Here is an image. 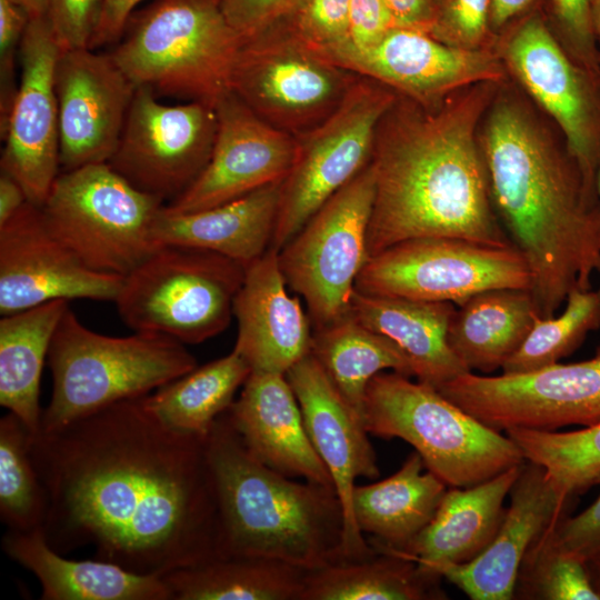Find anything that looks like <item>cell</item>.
I'll return each mask as SVG.
<instances>
[{"instance_id": "obj_2", "label": "cell", "mask_w": 600, "mask_h": 600, "mask_svg": "<svg viewBox=\"0 0 600 600\" xmlns=\"http://www.w3.org/2000/svg\"><path fill=\"white\" fill-rule=\"evenodd\" d=\"M492 84H473L434 104L397 93L378 124L371 158L370 257L429 237L513 244L498 222L477 138Z\"/></svg>"}, {"instance_id": "obj_31", "label": "cell", "mask_w": 600, "mask_h": 600, "mask_svg": "<svg viewBox=\"0 0 600 600\" xmlns=\"http://www.w3.org/2000/svg\"><path fill=\"white\" fill-rule=\"evenodd\" d=\"M457 307L449 346L469 371L481 374L501 370L540 316L530 289L523 288L486 290Z\"/></svg>"}, {"instance_id": "obj_9", "label": "cell", "mask_w": 600, "mask_h": 600, "mask_svg": "<svg viewBox=\"0 0 600 600\" xmlns=\"http://www.w3.org/2000/svg\"><path fill=\"white\" fill-rule=\"evenodd\" d=\"M163 206L108 163H97L59 173L41 210L84 266L124 277L162 247L153 223Z\"/></svg>"}, {"instance_id": "obj_6", "label": "cell", "mask_w": 600, "mask_h": 600, "mask_svg": "<svg viewBox=\"0 0 600 600\" xmlns=\"http://www.w3.org/2000/svg\"><path fill=\"white\" fill-rule=\"evenodd\" d=\"M222 0H153L136 12L110 52L137 86L214 106L230 91L241 38Z\"/></svg>"}, {"instance_id": "obj_36", "label": "cell", "mask_w": 600, "mask_h": 600, "mask_svg": "<svg viewBox=\"0 0 600 600\" xmlns=\"http://www.w3.org/2000/svg\"><path fill=\"white\" fill-rule=\"evenodd\" d=\"M250 373L247 361L232 349L229 354L197 367L143 396L142 401L170 428L207 438Z\"/></svg>"}, {"instance_id": "obj_34", "label": "cell", "mask_w": 600, "mask_h": 600, "mask_svg": "<svg viewBox=\"0 0 600 600\" xmlns=\"http://www.w3.org/2000/svg\"><path fill=\"white\" fill-rule=\"evenodd\" d=\"M309 570L259 556H222L162 576L172 600H301Z\"/></svg>"}, {"instance_id": "obj_1", "label": "cell", "mask_w": 600, "mask_h": 600, "mask_svg": "<svg viewBox=\"0 0 600 600\" xmlns=\"http://www.w3.org/2000/svg\"><path fill=\"white\" fill-rule=\"evenodd\" d=\"M30 454L59 553L91 546L97 559L159 577L222 557L206 438L170 428L142 397L30 436Z\"/></svg>"}, {"instance_id": "obj_41", "label": "cell", "mask_w": 600, "mask_h": 600, "mask_svg": "<svg viewBox=\"0 0 600 600\" xmlns=\"http://www.w3.org/2000/svg\"><path fill=\"white\" fill-rule=\"evenodd\" d=\"M288 20L307 43L327 58L349 43L350 0H303Z\"/></svg>"}, {"instance_id": "obj_40", "label": "cell", "mask_w": 600, "mask_h": 600, "mask_svg": "<svg viewBox=\"0 0 600 600\" xmlns=\"http://www.w3.org/2000/svg\"><path fill=\"white\" fill-rule=\"evenodd\" d=\"M557 524L547 529L526 554L513 599L600 600L588 562L557 542Z\"/></svg>"}, {"instance_id": "obj_3", "label": "cell", "mask_w": 600, "mask_h": 600, "mask_svg": "<svg viewBox=\"0 0 600 600\" xmlns=\"http://www.w3.org/2000/svg\"><path fill=\"white\" fill-rule=\"evenodd\" d=\"M480 146L493 209L529 266L540 317H552L600 272V198L568 149L514 102L491 108Z\"/></svg>"}, {"instance_id": "obj_51", "label": "cell", "mask_w": 600, "mask_h": 600, "mask_svg": "<svg viewBox=\"0 0 600 600\" xmlns=\"http://www.w3.org/2000/svg\"><path fill=\"white\" fill-rule=\"evenodd\" d=\"M546 0H492L491 1V29L498 31L507 28L514 20L540 10Z\"/></svg>"}, {"instance_id": "obj_11", "label": "cell", "mask_w": 600, "mask_h": 600, "mask_svg": "<svg viewBox=\"0 0 600 600\" xmlns=\"http://www.w3.org/2000/svg\"><path fill=\"white\" fill-rule=\"evenodd\" d=\"M374 191L370 162L279 250L287 286L306 301L313 329L349 313L357 278L370 258Z\"/></svg>"}, {"instance_id": "obj_37", "label": "cell", "mask_w": 600, "mask_h": 600, "mask_svg": "<svg viewBox=\"0 0 600 600\" xmlns=\"http://www.w3.org/2000/svg\"><path fill=\"white\" fill-rule=\"evenodd\" d=\"M526 461L542 467L561 490L580 496L600 477V422L571 431L511 428Z\"/></svg>"}, {"instance_id": "obj_43", "label": "cell", "mask_w": 600, "mask_h": 600, "mask_svg": "<svg viewBox=\"0 0 600 600\" xmlns=\"http://www.w3.org/2000/svg\"><path fill=\"white\" fill-rule=\"evenodd\" d=\"M546 2L551 20L566 48H569V53L584 69L600 77L592 0H546Z\"/></svg>"}, {"instance_id": "obj_7", "label": "cell", "mask_w": 600, "mask_h": 600, "mask_svg": "<svg viewBox=\"0 0 600 600\" xmlns=\"http://www.w3.org/2000/svg\"><path fill=\"white\" fill-rule=\"evenodd\" d=\"M363 423L369 434L408 442L426 469L447 487L466 488L523 463L519 447L411 377L383 371L367 388Z\"/></svg>"}, {"instance_id": "obj_38", "label": "cell", "mask_w": 600, "mask_h": 600, "mask_svg": "<svg viewBox=\"0 0 600 600\" xmlns=\"http://www.w3.org/2000/svg\"><path fill=\"white\" fill-rule=\"evenodd\" d=\"M600 328V296L597 290H573L557 316H538L530 332L501 368L514 374L538 370L570 356Z\"/></svg>"}, {"instance_id": "obj_16", "label": "cell", "mask_w": 600, "mask_h": 600, "mask_svg": "<svg viewBox=\"0 0 600 600\" xmlns=\"http://www.w3.org/2000/svg\"><path fill=\"white\" fill-rule=\"evenodd\" d=\"M149 87L136 89L108 164L137 189L164 201L181 196L207 166L216 139L214 106L164 104Z\"/></svg>"}, {"instance_id": "obj_57", "label": "cell", "mask_w": 600, "mask_h": 600, "mask_svg": "<svg viewBox=\"0 0 600 600\" xmlns=\"http://www.w3.org/2000/svg\"><path fill=\"white\" fill-rule=\"evenodd\" d=\"M436 2H437V6H438L439 0H436Z\"/></svg>"}, {"instance_id": "obj_49", "label": "cell", "mask_w": 600, "mask_h": 600, "mask_svg": "<svg viewBox=\"0 0 600 600\" xmlns=\"http://www.w3.org/2000/svg\"><path fill=\"white\" fill-rule=\"evenodd\" d=\"M142 0H103L100 19L90 43V49L117 43Z\"/></svg>"}, {"instance_id": "obj_10", "label": "cell", "mask_w": 600, "mask_h": 600, "mask_svg": "<svg viewBox=\"0 0 600 600\" xmlns=\"http://www.w3.org/2000/svg\"><path fill=\"white\" fill-rule=\"evenodd\" d=\"M358 78L307 43L286 19L242 41L230 90L262 120L297 137L327 119Z\"/></svg>"}, {"instance_id": "obj_4", "label": "cell", "mask_w": 600, "mask_h": 600, "mask_svg": "<svg viewBox=\"0 0 600 600\" xmlns=\"http://www.w3.org/2000/svg\"><path fill=\"white\" fill-rule=\"evenodd\" d=\"M222 556H259L314 570L347 560L344 516L333 487L298 481L257 459L227 411L206 438Z\"/></svg>"}, {"instance_id": "obj_19", "label": "cell", "mask_w": 600, "mask_h": 600, "mask_svg": "<svg viewBox=\"0 0 600 600\" xmlns=\"http://www.w3.org/2000/svg\"><path fill=\"white\" fill-rule=\"evenodd\" d=\"M217 132L210 159L196 181L164 204L168 212L212 208L283 180L297 149L294 136L257 116L234 92L214 104Z\"/></svg>"}, {"instance_id": "obj_25", "label": "cell", "mask_w": 600, "mask_h": 600, "mask_svg": "<svg viewBox=\"0 0 600 600\" xmlns=\"http://www.w3.org/2000/svg\"><path fill=\"white\" fill-rule=\"evenodd\" d=\"M227 414L248 450L262 463L291 478L333 487L286 374L251 372Z\"/></svg>"}, {"instance_id": "obj_20", "label": "cell", "mask_w": 600, "mask_h": 600, "mask_svg": "<svg viewBox=\"0 0 600 600\" xmlns=\"http://www.w3.org/2000/svg\"><path fill=\"white\" fill-rule=\"evenodd\" d=\"M54 89L60 167L70 171L108 163L117 149L137 86L110 52L81 48L60 51Z\"/></svg>"}, {"instance_id": "obj_32", "label": "cell", "mask_w": 600, "mask_h": 600, "mask_svg": "<svg viewBox=\"0 0 600 600\" xmlns=\"http://www.w3.org/2000/svg\"><path fill=\"white\" fill-rule=\"evenodd\" d=\"M69 301L52 300L0 319V404L30 436L39 433L40 380L49 348Z\"/></svg>"}, {"instance_id": "obj_52", "label": "cell", "mask_w": 600, "mask_h": 600, "mask_svg": "<svg viewBox=\"0 0 600 600\" xmlns=\"http://www.w3.org/2000/svg\"><path fill=\"white\" fill-rule=\"evenodd\" d=\"M28 201L20 183L6 172L0 174V226L13 217Z\"/></svg>"}, {"instance_id": "obj_46", "label": "cell", "mask_w": 600, "mask_h": 600, "mask_svg": "<svg viewBox=\"0 0 600 600\" xmlns=\"http://www.w3.org/2000/svg\"><path fill=\"white\" fill-rule=\"evenodd\" d=\"M303 0H222V12L242 41L290 18Z\"/></svg>"}, {"instance_id": "obj_22", "label": "cell", "mask_w": 600, "mask_h": 600, "mask_svg": "<svg viewBox=\"0 0 600 600\" xmlns=\"http://www.w3.org/2000/svg\"><path fill=\"white\" fill-rule=\"evenodd\" d=\"M286 377L298 399L310 441L342 504L346 558L368 557L374 549L357 528L351 512L356 480H374L380 474L363 420L343 400L310 352Z\"/></svg>"}, {"instance_id": "obj_27", "label": "cell", "mask_w": 600, "mask_h": 600, "mask_svg": "<svg viewBox=\"0 0 600 600\" xmlns=\"http://www.w3.org/2000/svg\"><path fill=\"white\" fill-rule=\"evenodd\" d=\"M282 180L236 200L192 212H168L164 206L153 223L160 246L212 251L244 268L271 246Z\"/></svg>"}, {"instance_id": "obj_21", "label": "cell", "mask_w": 600, "mask_h": 600, "mask_svg": "<svg viewBox=\"0 0 600 600\" xmlns=\"http://www.w3.org/2000/svg\"><path fill=\"white\" fill-rule=\"evenodd\" d=\"M329 59L422 104L440 102L462 87L497 83L504 76L487 50L452 47L427 31L403 27L392 28L368 48H346Z\"/></svg>"}, {"instance_id": "obj_29", "label": "cell", "mask_w": 600, "mask_h": 600, "mask_svg": "<svg viewBox=\"0 0 600 600\" xmlns=\"http://www.w3.org/2000/svg\"><path fill=\"white\" fill-rule=\"evenodd\" d=\"M451 302L364 294L354 290L349 313L393 341L408 357L413 378L440 389L469 369L448 342Z\"/></svg>"}, {"instance_id": "obj_28", "label": "cell", "mask_w": 600, "mask_h": 600, "mask_svg": "<svg viewBox=\"0 0 600 600\" xmlns=\"http://www.w3.org/2000/svg\"><path fill=\"white\" fill-rule=\"evenodd\" d=\"M521 467L470 487L447 490L430 522L397 552L430 571L437 564L473 560L493 540L504 516V499Z\"/></svg>"}, {"instance_id": "obj_8", "label": "cell", "mask_w": 600, "mask_h": 600, "mask_svg": "<svg viewBox=\"0 0 600 600\" xmlns=\"http://www.w3.org/2000/svg\"><path fill=\"white\" fill-rule=\"evenodd\" d=\"M244 269L212 251L162 246L124 276L119 317L134 332L201 343L229 327Z\"/></svg>"}, {"instance_id": "obj_13", "label": "cell", "mask_w": 600, "mask_h": 600, "mask_svg": "<svg viewBox=\"0 0 600 600\" xmlns=\"http://www.w3.org/2000/svg\"><path fill=\"white\" fill-rule=\"evenodd\" d=\"M530 287L529 266L513 244L429 237L397 243L370 257L354 290L458 306L486 290Z\"/></svg>"}, {"instance_id": "obj_39", "label": "cell", "mask_w": 600, "mask_h": 600, "mask_svg": "<svg viewBox=\"0 0 600 600\" xmlns=\"http://www.w3.org/2000/svg\"><path fill=\"white\" fill-rule=\"evenodd\" d=\"M47 497L30 454V432L12 412L0 419V517L9 529L42 528Z\"/></svg>"}, {"instance_id": "obj_14", "label": "cell", "mask_w": 600, "mask_h": 600, "mask_svg": "<svg viewBox=\"0 0 600 600\" xmlns=\"http://www.w3.org/2000/svg\"><path fill=\"white\" fill-rule=\"evenodd\" d=\"M438 390L498 431L588 427L600 422V346L583 361L514 374L468 371Z\"/></svg>"}, {"instance_id": "obj_48", "label": "cell", "mask_w": 600, "mask_h": 600, "mask_svg": "<svg viewBox=\"0 0 600 600\" xmlns=\"http://www.w3.org/2000/svg\"><path fill=\"white\" fill-rule=\"evenodd\" d=\"M396 27L384 0H350L349 43L336 52L346 48H368Z\"/></svg>"}, {"instance_id": "obj_55", "label": "cell", "mask_w": 600, "mask_h": 600, "mask_svg": "<svg viewBox=\"0 0 600 600\" xmlns=\"http://www.w3.org/2000/svg\"><path fill=\"white\" fill-rule=\"evenodd\" d=\"M588 567H589L593 586L600 594V560L588 562Z\"/></svg>"}, {"instance_id": "obj_30", "label": "cell", "mask_w": 600, "mask_h": 600, "mask_svg": "<svg viewBox=\"0 0 600 600\" xmlns=\"http://www.w3.org/2000/svg\"><path fill=\"white\" fill-rule=\"evenodd\" d=\"M446 491L413 451L392 476L354 486L352 518L372 547L403 551L430 522Z\"/></svg>"}, {"instance_id": "obj_18", "label": "cell", "mask_w": 600, "mask_h": 600, "mask_svg": "<svg viewBox=\"0 0 600 600\" xmlns=\"http://www.w3.org/2000/svg\"><path fill=\"white\" fill-rule=\"evenodd\" d=\"M124 277L84 266L27 201L0 226V313L58 299L116 301Z\"/></svg>"}, {"instance_id": "obj_42", "label": "cell", "mask_w": 600, "mask_h": 600, "mask_svg": "<svg viewBox=\"0 0 600 600\" xmlns=\"http://www.w3.org/2000/svg\"><path fill=\"white\" fill-rule=\"evenodd\" d=\"M492 0H439L429 33L441 42L463 49H479L491 29Z\"/></svg>"}, {"instance_id": "obj_50", "label": "cell", "mask_w": 600, "mask_h": 600, "mask_svg": "<svg viewBox=\"0 0 600 600\" xmlns=\"http://www.w3.org/2000/svg\"><path fill=\"white\" fill-rule=\"evenodd\" d=\"M384 2L397 27L430 31L437 11L436 0H384Z\"/></svg>"}, {"instance_id": "obj_53", "label": "cell", "mask_w": 600, "mask_h": 600, "mask_svg": "<svg viewBox=\"0 0 600 600\" xmlns=\"http://www.w3.org/2000/svg\"><path fill=\"white\" fill-rule=\"evenodd\" d=\"M31 18L46 17L47 0H16Z\"/></svg>"}, {"instance_id": "obj_24", "label": "cell", "mask_w": 600, "mask_h": 600, "mask_svg": "<svg viewBox=\"0 0 600 600\" xmlns=\"http://www.w3.org/2000/svg\"><path fill=\"white\" fill-rule=\"evenodd\" d=\"M288 288L273 247L244 269L233 306L238 323L233 349L251 372L286 374L310 352V318Z\"/></svg>"}, {"instance_id": "obj_45", "label": "cell", "mask_w": 600, "mask_h": 600, "mask_svg": "<svg viewBox=\"0 0 600 600\" xmlns=\"http://www.w3.org/2000/svg\"><path fill=\"white\" fill-rule=\"evenodd\" d=\"M103 0H47L46 18L60 50L90 48Z\"/></svg>"}, {"instance_id": "obj_33", "label": "cell", "mask_w": 600, "mask_h": 600, "mask_svg": "<svg viewBox=\"0 0 600 600\" xmlns=\"http://www.w3.org/2000/svg\"><path fill=\"white\" fill-rule=\"evenodd\" d=\"M373 549L361 559L309 570L301 600L447 599L438 573L397 551Z\"/></svg>"}, {"instance_id": "obj_23", "label": "cell", "mask_w": 600, "mask_h": 600, "mask_svg": "<svg viewBox=\"0 0 600 600\" xmlns=\"http://www.w3.org/2000/svg\"><path fill=\"white\" fill-rule=\"evenodd\" d=\"M502 522L484 551L467 563H441L431 571L472 600L513 599L526 554L538 538L567 516L578 496L549 478L546 470L524 461L510 492Z\"/></svg>"}, {"instance_id": "obj_56", "label": "cell", "mask_w": 600, "mask_h": 600, "mask_svg": "<svg viewBox=\"0 0 600 600\" xmlns=\"http://www.w3.org/2000/svg\"><path fill=\"white\" fill-rule=\"evenodd\" d=\"M597 191H598V196L600 198V171L598 173V177H597ZM600 273V272H599ZM597 292L599 293L600 296V283H599V287L597 289Z\"/></svg>"}, {"instance_id": "obj_15", "label": "cell", "mask_w": 600, "mask_h": 600, "mask_svg": "<svg viewBox=\"0 0 600 600\" xmlns=\"http://www.w3.org/2000/svg\"><path fill=\"white\" fill-rule=\"evenodd\" d=\"M508 27V66L554 120L588 190L598 196L600 77L584 69L564 49L542 11H532Z\"/></svg>"}, {"instance_id": "obj_17", "label": "cell", "mask_w": 600, "mask_h": 600, "mask_svg": "<svg viewBox=\"0 0 600 600\" xmlns=\"http://www.w3.org/2000/svg\"><path fill=\"white\" fill-rule=\"evenodd\" d=\"M60 47L46 17L31 18L19 48L20 77L4 129L1 171L28 201L42 207L59 176L60 143L54 71Z\"/></svg>"}, {"instance_id": "obj_44", "label": "cell", "mask_w": 600, "mask_h": 600, "mask_svg": "<svg viewBox=\"0 0 600 600\" xmlns=\"http://www.w3.org/2000/svg\"><path fill=\"white\" fill-rule=\"evenodd\" d=\"M30 17L16 0H0V131L17 93L16 58Z\"/></svg>"}, {"instance_id": "obj_12", "label": "cell", "mask_w": 600, "mask_h": 600, "mask_svg": "<svg viewBox=\"0 0 600 600\" xmlns=\"http://www.w3.org/2000/svg\"><path fill=\"white\" fill-rule=\"evenodd\" d=\"M396 98L392 89L359 76L327 119L296 137V157L282 180L270 247L280 250L371 162L378 124Z\"/></svg>"}, {"instance_id": "obj_26", "label": "cell", "mask_w": 600, "mask_h": 600, "mask_svg": "<svg viewBox=\"0 0 600 600\" xmlns=\"http://www.w3.org/2000/svg\"><path fill=\"white\" fill-rule=\"evenodd\" d=\"M3 551L32 572L42 600H172L162 577L140 574L104 560H71L52 549L43 529H9Z\"/></svg>"}, {"instance_id": "obj_5", "label": "cell", "mask_w": 600, "mask_h": 600, "mask_svg": "<svg viewBox=\"0 0 600 600\" xmlns=\"http://www.w3.org/2000/svg\"><path fill=\"white\" fill-rule=\"evenodd\" d=\"M47 359L53 389L42 411L43 432L112 403L147 396L198 367L184 343L172 337L101 334L82 324L70 307L59 321Z\"/></svg>"}, {"instance_id": "obj_35", "label": "cell", "mask_w": 600, "mask_h": 600, "mask_svg": "<svg viewBox=\"0 0 600 600\" xmlns=\"http://www.w3.org/2000/svg\"><path fill=\"white\" fill-rule=\"evenodd\" d=\"M310 353L348 403L363 420L367 388L373 377L394 371L413 378L403 351L387 337L377 333L350 313L312 330Z\"/></svg>"}, {"instance_id": "obj_47", "label": "cell", "mask_w": 600, "mask_h": 600, "mask_svg": "<svg viewBox=\"0 0 600 600\" xmlns=\"http://www.w3.org/2000/svg\"><path fill=\"white\" fill-rule=\"evenodd\" d=\"M600 486V477L597 480ZM557 542L586 562L600 560V492L597 499L576 516H567L554 528Z\"/></svg>"}, {"instance_id": "obj_54", "label": "cell", "mask_w": 600, "mask_h": 600, "mask_svg": "<svg viewBox=\"0 0 600 600\" xmlns=\"http://www.w3.org/2000/svg\"><path fill=\"white\" fill-rule=\"evenodd\" d=\"M594 36L600 56V0H592Z\"/></svg>"}]
</instances>
